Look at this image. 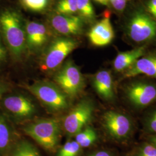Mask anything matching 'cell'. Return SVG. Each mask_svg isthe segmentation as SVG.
<instances>
[{
	"mask_svg": "<svg viewBox=\"0 0 156 156\" xmlns=\"http://www.w3.org/2000/svg\"><path fill=\"white\" fill-rule=\"evenodd\" d=\"M25 23L15 9L0 12V35L6 49L16 60H20L27 52Z\"/></svg>",
	"mask_w": 156,
	"mask_h": 156,
	"instance_id": "obj_1",
	"label": "cell"
},
{
	"mask_svg": "<svg viewBox=\"0 0 156 156\" xmlns=\"http://www.w3.org/2000/svg\"><path fill=\"white\" fill-rule=\"evenodd\" d=\"M61 125L55 119H42L29 123L23 131L44 149L49 151L56 150L61 136Z\"/></svg>",
	"mask_w": 156,
	"mask_h": 156,
	"instance_id": "obj_2",
	"label": "cell"
},
{
	"mask_svg": "<svg viewBox=\"0 0 156 156\" xmlns=\"http://www.w3.org/2000/svg\"><path fill=\"white\" fill-rule=\"evenodd\" d=\"M27 89L51 111H63L69 107L68 97L55 83L40 80L27 86Z\"/></svg>",
	"mask_w": 156,
	"mask_h": 156,
	"instance_id": "obj_3",
	"label": "cell"
},
{
	"mask_svg": "<svg viewBox=\"0 0 156 156\" xmlns=\"http://www.w3.org/2000/svg\"><path fill=\"white\" fill-rule=\"evenodd\" d=\"M56 85L68 98H75L84 90V78L79 68L72 60L66 62L54 76Z\"/></svg>",
	"mask_w": 156,
	"mask_h": 156,
	"instance_id": "obj_4",
	"label": "cell"
},
{
	"mask_svg": "<svg viewBox=\"0 0 156 156\" xmlns=\"http://www.w3.org/2000/svg\"><path fill=\"white\" fill-rule=\"evenodd\" d=\"M78 46V42L69 37H60L55 39L43 55L40 63L41 69L45 72L56 70Z\"/></svg>",
	"mask_w": 156,
	"mask_h": 156,
	"instance_id": "obj_5",
	"label": "cell"
},
{
	"mask_svg": "<svg viewBox=\"0 0 156 156\" xmlns=\"http://www.w3.org/2000/svg\"><path fill=\"white\" fill-rule=\"evenodd\" d=\"M0 107L11 120L21 121L30 119L37 112L33 102L19 94L4 95L0 100Z\"/></svg>",
	"mask_w": 156,
	"mask_h": 156,
	"instance_id": "obj_6",
	"label": "cell"
},
{
	"mask_svg": "<svg viewBox=\"0 0 156 156\" xmlns=\"http://www.w3.org/2000/svg\"><path fill=\"white\" fill-rule=\"evenodd\" d=\"M94 111V105L90 100L80 101L64 119L63 128L66 134L75 136L90 123Z\"/></svg>",
	"mask_w": 156,
	"mask_h": 156,
	"instance_id": "obj_7",
	"label": "cell"
},
{
	"mask_svg": "<svg viewBox=\"0 0 156 156\" xmlns=\"http://www.w3.org/2000/svg\"><path fill=\"white\" fill-rule=\"evenodd\" d=\"M128 34L136 43L152 41L156 38V22L144 12H136L129 20Z\"/></svg>",
	"mask_w": 156,
	"mask_h": 156,
	"instance_id": "obj_8",
	"label": "cell"
},
{
	"mask_svg": "<svg viewBox=\"0 0 156 156\" xmlns=\"http://www.w3.org/2000/svg\"><path fill=\"white\" fill-rule=\"evenodd\" d=\"M125 94L134 107L142 109L156 101V85L146 81H135L125 88Z\"/></svg>",
	"mask_w": 156,
	"mask_h": 156,
	"instance_id": "obj_9",
	"label": "cell"
},
{
	"mask_svg": "<svg viewBox=\"0 0 156 156\" xmlns=\"http://www.w3.org/2000/svg\"><path fill=\"white\" fill-rule=\"evenodd\" d=\"M104 126L113 138L124 140L129 135L132 123L129 118L122 113L109 111L103 115Z\"/></svg>",
	"mask_w": 156,
	"mask_h": 156,
	"instance_id": "obj_10",
	"label": "cell"
},
{
	"mask_svg": "<svg viewBox=\"0 0 156 156\" xmlns=\"http://www.w3.org/2000/svg\"><path fill=\"white\" fill-rule=\"evenodd\" d=\"M27 50L35 53L44 48L50 38V33L44 24L37 21L25 23Z\"/></svg>",
	"mask_w": 156,
	"mask_h": 156,
	"instance_id": "obj_11",
	"label": "cell"
},
{
	"mask_svg": "<svg viewBox=\"0 0 156 156\" xmlns=\"http://www.w3.org/2000/svg\"><path fill=\"white\" fill-rule=\"evenodd\" d=\"M51 27L57 33L65 37L82 34L83 20L76 15H66L56 13L50 17Z\"/></svg>",
	"mask_w": 156,
	"mask_h": 156,
	"instance_id": "obj_12",
	"label": "cell"
},
{
	"mask_svg": "<svg viewBox=\"0 0 156 156\" xmlns=\"http://www.w3.org/2000/svg\"><path fill=\"white\" fill-rule=\"evenodd\" d=\"M88 37L90 42L96 46L109 45L115 37V33L110 19L104 17L91 28Z\"/></svg>",
	"mask_w": 156,
	"mask_h": 156,
	"instance_id": "obj_13",
	"label": "cell"
},
{
	"mask_svg": "<svg viewBox=\"0 0 156 156\" xmlns=\"http://www.w3.org/2000/svg\"><path fill=\"white\" fill-rule=\"evenodd\" d=\"M139 75H145L156 78V53L140 58L131 67L124 72L123 78H133Z\"/></svg>",
	"mask_w": 156,
	"mask_h": 156,
	"instance_id": "obj_14",
	"label": "cell"
},
{
	"mask_svg": "<svg viewBox=\"0 0 156 156\" xmlns=\"http://www.w3.org/2000/svg\"><path fill=\"white\" fill-rule=\"evenodd\" d=\"M93 86L97 93L106 101H112L115 97L111 73L107 70L98 71L93 78Z\"/></svg>",
	"mask_w": 156,
	"mask_h": 156,
	"instance_id": "obj_15",
	"label": "cell"
},
{
	"mask_svg": "<svg viewBox=\"0 0 156 156\" xmlns=\"http://www.w3.org/2000/svg\"><path fill=\"white\" fill-rule=\"evenodd\" d=\"M145 47L140 46L126 51L119 52L113 61L114 69L118 73L125 72L140 58L145 55Z\"/></svg>",
	"mask_w": 156,
	"mask_h": 156,
	"instance_id": "obj_16",
	"label": "cell"
},
{
	"mask_svg": "<svg viewBox=\"0 0 156 156\" xmlns=\"http://www.w3.org/2000/svg\"><path fill=\"white\" fill-rule=\"evenodd\" d=\"M11 120L0 112V154L8 153L14 145V129Z\"/></svg>",
	"mask_w": 156,
	"mask_h": 156,
	"instance_id": "obj_17",
	"label": "cell"
},
{
	"mask_svg": "<svg viewBox=\"0 0 156 156\" xmlns=\"http://www.w3.org/2000/svg\"><path fill=\"white\" fill-rule=\"evenodd\" d=\"M9 156H40L39 151L32 144L23 140L13 145Z\"/></svg>",
	"mask_w": 156,
	"mask_h": 156,
	"instance_id": "obj_18",
	"label": "cell"
},
{
	"mask_svg": "<svg viewBox=\"0 0 156 156\" xmlns=\"http://www.w3.org/2000/svg\"><path fill=\"white\" fill-rule=\"evenodd\" d=\"M97 140V134L91 127H86L75 135V141L80 147H87L93 145Z\"/></svg>",
	"mask_w": 156,
	"mask_h": 156,
	"instance_id": "obj_19",
	"label": "cell"
},
{
	"mask_svg": "<svg viewBox=\"0 0 156 156\" xmlns=\"http://www.w3.org/2000/svg\"><path fill=\"white\" fill-rule=\"evenodd\" d=\"M77 13L83 20L92 21L95 17V12L90 0H78Z\"/></svg>",
	"mask_w": 156,
	"mask_h": 156,
	"instance_id": "obj_20",
	"label": "cell"
},
{
	"mask_svg": "<svg viewBox=\"0 0 156 156\" xmlns=\"http://www.w3.org/2000/svg\"><path fill=\"white\" fill-rule=\"evenodd\" d=\"M78 0H60L56 5V13L74 15L77 12Z\"/></svg>",
	"mask_w": 156,
	"mask_h": 156,
	"instance_id": "obj_21",
	"label": "cell"
},
{
	"mask_svg": "<svg viewBox=\"0 0 156 156\" xmlns=\"http://www.w3.org/2000/svg\"><path fill=\"white\" fill-rule=\"evenodd\" d=\"M81 148L75 140L68 141L58 151L57 156H78L80 153Z\"/></svg>",
	"mask_w": 156,
	"mask_h": 156,
	"instance_id": "obj_22",
	"label": "cell"
},
{
	"mask_svg": "<svg viewBox=\"0 0 156 156\" xmlns=\"http://www.w3.org/2000/svg\"><path fill=\"white\" fill-rule=\"evenodd\" d=\"M23 6L31 11H44L49 5V0H21Z\"/></svg>",
	"mask_w": 156,
	"mask_h": 156,
	"instance_id": "obj_23",
	"label": "cell"
},
{
	"mask_svg": "<svg viewBox=\"0 0 156 156\" xmlns=\"http://www.w3.org/2000/svg\"><path fill=\"white\" fill-rule=\"evenodd\" d=\"M145 127L148 132L156 134V109L151 113L146 118Z\"/></svg>",
	"mask_w": 156,
	"mask_h": 156,
	"instance_id": "obj_24",
	"label": "cell"
},
{
	"mask_svg": "<svg viewBox=\"0 0 156 156\" xmlns=\"http://www.w3.org/2000/svg\"><path fill=\"white\" fill-rule=\"evenodd\" d=\"M156 147L150 143L142 145L138 151V156H156Z\"/></svg>",
	"mask_w": 156,
	"mask_h": 156,
	"instance_id": "obj_25",
	"label": "cell"
},
{
	"mask_svg": "<svg viewBox=\"0 0 156 156\" xmlns=\"http://www.w3.org/2000/svg\"><path fill=\"white\" fill-rule=\"evenodd\" d=\"M128 0H109L112 6L118 11H122L125 8Z\"/></svg>",
	"mask_w": 156,
	"mask_h": 156,
	"instance_id": "obj_26",
	"label": "cell"
},
{
	"mask_svg": "<svg viewBox=\"0 0 156 156\" xmlns=\"http://www.w3.org/2000/svg\"><path fill=\"white\" fill-rule=\"evenodd\" d=\"M7 57V50L2 38L0 35V65L5 62Z\"/></svg>",
	"mask_w": 156,
	"mask_h": 156,
	"instance_id": "obj_27",
	"label": "cell"
},
{
	"mask_svg": "<svg viewBox=\"0 0 156 156\" xmlns=\"http://www.w3.org/2000/svg\"><path fill=\"white\" fill-rule=\"evenodd\" d=\"M10 89V84L5 80H0V100Z\"/></svg>",
	"mask_w": 156,
	"mask_h": 156,
	"instance_id": "obj_28",
	"label": "cell"
},
{
	"mask_svg": "<svg viewBox=\"0 0 156 156\" xmlns=\"http://www.w3.org/2000/svg\"><path fill=\"white\" fill-rule=\"evenodd\" d=\"M147 10L156 18V0H150L147 4Z\"/></svg>",
	"mask_w": 156,
	"mask_h": 156,
	"instance_id": "obj_29",
	"label": "cell"
},
{
	"mask_svg": "<svg viewBox=\"0 0 156 156\" xmlns=\"http://www.w3.org/2000/svg\"><path fill=\"white\" fill-rule=\"evenodd\" d=\"M87 156H112L111 154L106 151H98L94 153Z\"/></svg>",
	"mask_w": 156,
	"mask_h": 156,
	"instance_id": "obj_30",
	"label": "cell"
},
{
	"mask_svg": "<svg viewBox=\"0 0 156 156\" xmlns=\"http://www.w3.org/2000/svg\"><path fill=\"white\" fill-rule=\"evenodd\" d=\"M148 140L150 144L154 145L156 147V134L150 136L148 138Z\"/></svg>",
	"mask_w": 156,
	"mask_h": 156,
	"instance_id": "obj_31",
	"label": "cell"
},
{
	"mask_svg": "<svg viewBox=\"0 0 156 156\" xmlns=\"http://www.w3.org/2000/svg\"><path fill=\"white\" fill-rule=\"evenodd\" d=\"M95 1L104 5H107L109 2V0H95Z\"/></svg>",
	"mask_w": 156,
	"mask_h": 156,
	"instance_id": "obj_32",
	"label": "cell"
}]
</instances>
